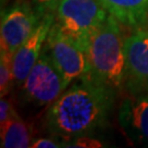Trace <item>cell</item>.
<instances>
[{
    "instance_id": "cell-14",
    "label": "cell",
    "mask_w": 148,
    "mask_h": 148,
    "mask_svg": "<svg viewBox=\"0 0 148 148\" xmlns=\"http://www.w3.org/2000/svg\"><path fill=\"white\" fill-rule=\"evenodd\" d=\"M14 111L16 110H14L13 106L11 104L10 101L5 99V97L1 98V101H0V126L5 125V123L10 119Z\"/></svg>"
},
{
    "instance_id": "cell-6",
    "label": "cell",
    "mask_w": 148,
    "mask_h": 148,
    "mask_svg": "<svg viewBox=\"0 0 148 148\" xmlns=\"http://www.w3.org/2000/svg\"><path fill=\"white\" fill-rule=\"evenodd\" d=\"M48 9L41 5L20 1L2 12L1 16V47L11 55L24 43L40 23Z\"/></svg>"
},
{
    "instance_id": "cell-10",
    "label": "cell",
    "mask_w": 148,
    "mask_h": 148,
    "mask_svg": "<svg viewBox=\"0 0 148 148\" xmlns=\"http://www.w3.org/2000/svg\"><path fill=\"white\" fill-rule=\"evenodd\" d=\"M123 27L133 31L148 27V0H99Z\"/></svg>"
},
{
    "instance_id": "cell-12",
    "label": "cell",
    "mask_w": 148,
    "mask_h": 148,
    "mask_svg": "<svg viewBox=\"0 0 148 148\" xmlns=\"http://www.w3.org/2000/svg\"><path fill=\"white\" fill-rule=\"evenodd\" d=\"M13 55H11L5 48H0V95L3 98L11 91L14 84Z\"/></svg>"
},
{
    "instance_id": "cell-8",
    "label": "cell",
    "mask_w": 148,
    "mask_h": 148,
    "mask_svg": "<svg viewBox=\"0 0 148 148\" xmlns=\"http://www.w3.org/2000/svg\"><path fill=\"white\" fill-rule=\"evenodd\" d=\"M54 22L55 14L53 11L48 9L35 27V30L13 54L12 66L16 86H22L33 66L40 58Z\"/></svg>"
},
{
    "instance_id": "cell-5",
    "label": "cell",
    "mask_w": 148,
    "mask_h": 148,
    "mask_svg": "<svg viewBox=\"0 0 148 148\" xmlns=\"http://www.w3.org/2000/svg\"><path fill=\"white\" fill-rule=\"evenodd\" d=\"M65 90L58 70L43 48L40 58L22 84L21 101L36 108L51 106Z\"/></svg>"
},
{
    "instance_id": "cell-7",
    "label": "cell",
    "mask_w": 148,
    "mask_h": 148,
    "mask_svg": "<svg viewBox=\"0 0 148 148\" xmlns=\"http://www.w3.org/2000/svg\"><path fill=\"white\" fill-rule=\"evenodd\" d=\"M124 53V88L127 93H148V29L136 30L127 37Z\"/></svg>"
},
{
    "instance_id": "cell-16",
    "label": "cell",
    "mask_w": 148,
    "mask_h": 148,
    "mask_svg": "<svg viewBox=\"0 0 148 148\" xmlns=\"http://www.w3.org/2000/svg\"><path fill=\"white\" fill-rule=\"evenodd\" d=\"M20 1H27L32 5H41V7H45L47 9H51L58 0H20Z\"/></svg>"
},
{
    "instance_id": "cell-3",
    "label": "cell",
    "mask_w": 148,
    "mask_h": 148,
    "mask_svg": "<svg viewBox=\"0 0 148 148\" xmlns=\"http://www.w3.org/2000/svg\"><path fill=\"white\" fill-rule=\"evenodd\" d=\"M49 10L59 29L87 52L91 35L110 14L99 0H58Z\"/></svg>"
},
{
    "instance_id": "cell-15",
    "label": "cell",
    "mask_w": 148,
    "mask_h": 148,
    "mask_svg": "<svg viewBox=\"0 0 148 148\" xmlns=\"http://www.w3.org/2000/svg\"><path fill=\"white\" fill-rule=\"evenodd\" d=\"M32 148H59L64 147L63 142H59L55 138H37L31 144Z\"/></svg>"
},
{
    "instance_id": "cell-2",
    "label": "cell",
    "mask_w": 148,
    "mask_h": 148,
    "mask_svg": "<svg viewBox=\"0 0 148 148\" xmlns=\"http://www.w3.org/2000/svg\"><path fill=\"white\" fill-rule=\"evenodd\" d=\"M121 23L109 14L91 35L88 46L90 73L92 78L115 91L124 88L125 40Z\"/></svg>"
},
{
    "instance_id": "cell-13",
    "label": "cell",
    "mask_w": 148,
    "mask_h": 148,
    "mask_svg": "<svg viewBox=\"0 0 148 148\" xmlns=\"http://www.w3.org/2000/svg\"><path fill=\"white\" fill-rule=\"evenodd\" d=\"M64 147H90L98 148L103 147L101 142L97 140L92 136H80V137L64 142Z\"/></svg>"
},
{
    "instance_id": "cell-9",
    "label": "cell",
    "mask_w": 148,
    "mask_h": 148,
    "mask_svg": "<svg viewBox=\"0 0 148 148\" xmlns=\"http://www.w3.org/2000/svg\"><path fill=\"white\" fill-rule=\"evenodd\" d=\"M119 121L133 144L148 147V93L127 95L120 106Z\"/></svg>"
},
{
    "instance_id": "cell-4",
    "label": "cell",
    "mask_w": 148,
    "mask_h": 148,
    "mask_svg": "<svg viewBox=\"0 0 148 148\" xmlns=\"http://www.w3.org/2000/svg\"><path fill=\"white\" fill-rule=\"evenodd\" d=\"M63 79L64 88L90 73L88 52L64 33L54 22L44 45Z\"/></svg>"
},
{
    "instance_id": "cell-1",
    "label": "cell",
    "mask_w": 148,
    "mask_h": 148,
    "mask_svg": "<svg viewBox=\"0 0 148 148\" xmlns=\"http://www.w3.org/2000/svg\"><path fill=\"white\" fill-rule=\"evenodd\" d=\"M116 93L87 74L48 106L44 126L52 137L63 139V143L92 136L108 125Z\"/></svg>"
},
{
    "instance_id": "cell-11",
    "label": "cell",
    "mask_w": 148,
    "mask_h": 148,
    "mask_svg": "<svg viewBox=\"0 0 148 148\" xmlns=\"http://www.w3.org/2000/svg\"><path fill=\"white\" fill-rule=\"evenodd\" d=\"M1 131V147L2 148H27L31 147L32 128L19 116L16 111L11 117L0 126Z\"/></svg>"
}]
</instances>
